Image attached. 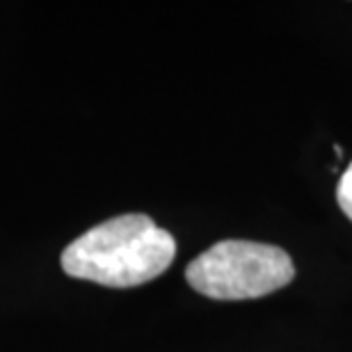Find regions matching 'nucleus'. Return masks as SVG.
I'll use <instances>...</instances> for the list:
<instances>
[{"label": "nucleus", "mask_w": 352, "mask_h": 352, "mask_svg": "<svg viewBox=\"0 0 352 352\" xmlns=\"http://www.w3.org/2000/svg\"><path fill=\"white\" fill-rule=\"evenodd\" d=\"M176 256L170 231L149 215L129 213L105 220L62 252V270L110 288H133L160 277Z\"/></svg>", "instance_id": "1"}, {"label": "nucleus", "mask_w": 352, "mask_h": 352, "mask_svg": "<svg viewBox=\"0 0 352 352\" xmlns=\"http://www.w3.org/2000/svg\"><path fill=\"white\" fill-rule=\"evenodd\" d=\"M295 277L293 258L277 245L222 241L186 267L188 284L210 300H252L270 295Z\"/></svg>", "instance_id": "2"}, {"label": "nucleus", "mask_w": 352, "mask_h": 352, "mask_svg": "<svg viewBox=\"0 0 352 352\" xmlns=\"http://www.w3.org/2000/svg\"><path fill=\"white\" fill-rule=\"evenodd\" d=\"M336 199H339V206L343 213L352 220V163L348 165V170L341 176L339 190H336Z\"/></svg>", "instance_id": "3"}]
</instances>
